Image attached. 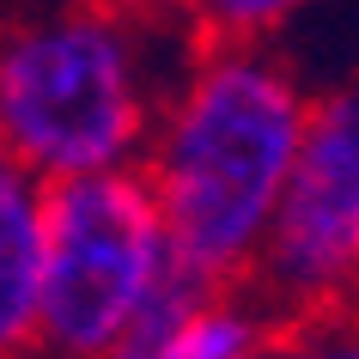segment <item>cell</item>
Instances as JSON below:
<instances>
[{
  "mask_svg": "<svg viewBox=\"0 0 359 359\" xmlns=\"http://www.w3.org/2000/svg\"><path fill=\"white\" fill-rule=\"evenodd\" d=\"M311 92L262 43H208L147 140L165 250L213 286H244L292 170Z\"/></svg>",
  "mask_w": 359,
  "mask_h": 359,
  "instance_id": "obj_1",
  "label": "cell"
},
{
  "mask_svg": "<svg viewBox=\"0 0 359 359\" xmlns=\"http://www.w3.org/2000/svg\"><path fill=\"white\" fill-rule=\"evenodd\" d=\"M201 37L183 6L110 13L97 0H61L0 31V147L37 183L140 170L147 140L189 67L165 49ZM208 43V37H201Z\"/></svg>",
  "mask_w": 359,
  "mask_h": 359,
  "instance_id": "obj_2",
  "label": "cell"
},
{
  "mask_svg": "<svg viewBox=\"0 0 359 359\" xmlns=\"http://www.w3.org/2000/svg\"><path fill=\"white\" fill-rule=\"evenodd\" d=\"M165 226L140 170L43 183L31 359H104L165 268Z\"/></svg>",
  "mask_w": 359,
  "mask_h": 359,
  "instance_id": "obj_3",
  "label": "cell"
},
{
  "mask_svg": "<svg viewBox=\"0 0 359 359\" xmlns=\"http://www.w3.org/2000/svg\"><path fill=\"white\" fill-rule=\"evenodd\" d=\"M359 280V79L311 97L244 292L274 329L353 299Z\"/></svg>",
  "mask_w": 359,
  "mask_h": 359,
  "instance_id": "obj_4",
  "label": "cell"
},
{
  "mask_svg": "<svg viewBox=\"0 0 359 359\" xmlns=\"http://www.w3.org/2000/svg\"><path fill=\"white\" fill-rule=\"evenodd\" d=\"M280 335L244 286H213L189 262L165 256L152 292L104 359H250Z\"/></svg>",
  "mask_w": 359,
  "mask_h": 359,
  "instance_id": "obj_5",
  "label": "cell"
},
{
  "mask_svg": "<svg viewBox=\"0 0 359 359\" xmlns=\"http://www.w3.org/2000/svg\"><path fill=\"white\" fill-rule=\"evenodd\" d=\"M43 262V183L0 147V359H31Z\"/></svg>",
  "mask_w": 359,
  "mask_h": 359,
  "instance_id": "obj_6",
  "label": "cell"
},
{
  "mask_svg": "<svg viewBox=\"0 0 359 359\" xmlns=\"http://www.w3.org/2000/svg\"><path fill=\"white\" fill-rule=\"evenodd\" d=\"M208 43H262L317 0H177Z\"/></svg>",
  "mask_w": 359,
  "mask_h": 359,
  "instance_id": "obj_7",
  "label": "cell"
},
{
  "mask_svg": "<svg viewBox=\"0 0 359 359\" xmlns=\"http://www.w3.org/2000/svg\"><path fill=\"white\" fill-rule=\"evenodd\" d=\"M274 341H280L286 359H359V304H335V311L299 317Z\"/></svg>",
  "mask_w": 359,
  "mask_h": 359,
  "instance_id": "obj_8",
  "label": "cell"
},
{
  "mask_svg": "<svg viewBox=\"0 0 359 359\" xmlns=\"http://www.w3.org/2000/svg\"><path fill=\"white\" fill-rule=\"evenodd\" d=\"M110 13H158V6H177V0H97Z\"/></svg>",
  "mask_w": 359,
  "mask_h": 359,
  "instance_id": "obj_9",
  "label": "cell"
},
{
  "mask_svg": "<svg viewBox=\"0 0 359 359\" xmlns=\"http://www.w3.org/2000/svg\"><path fill=\"white\" fill-rule=\"evenodd\" d=\"M250 359H286V353H280V341H268V347H256Z\"/></svg>",
  "mask_w": 359,
  "mask_h": 359,
  "instance_id": "obj_10",
  "label": "cell"
},
{
  "mask_svg": "<svg viewBox=\"0 0 359 359\" xmlns=\"http://www.w3.org/2000/svg\"><path fill=\"white\" fill-rule=\"evenodd\" d=\"M347 304H359V280H353V299H347Z\"/></svg>",
  "mask_w": 359,
  "mask_h": 359,
  "instance_id": "obj_11",
  "label": "cell"
}]
</instances>
